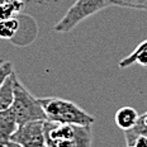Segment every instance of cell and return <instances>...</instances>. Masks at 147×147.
Instances as JSON below:
<instances>
[{"label":"cell","mask_w":147,"mask_h":147,"mask_svg":"<svg viewBox=\"0 0 147 147\" xmlns=\"http://www.w3.org/2000/svg\"><path fill=\"white\" fill-rule=\"evenodd\" d=\"M46 145L50 147H90L91 125L61 124L45 121Z\"/></svg>","instance_id":"cell-1"},{"label":"cell","mask_w":147,"mask_h":147,"mask_svg":"<svg viewBox=\"0 0 147 147\" xmlns=\"http://www.w3.org/2000/svg\"><path fill=\"white\" fill-rule=\"evenodd\" d=\"M42 108L45 110L46 121L61 124H78V125H93L95 118L86 113L75 103L61 98H41Z\"/></svg>","instance_id":"cell-2"},{"label":"cell","mask_w":147,"mask_h":147,"mask_svg":"<svg viewBox=\"0 0 147 147\" xmlns=\"http://www.w3.org/2000/svg\"><path fill=\"white\" fill-rule=\"evenodd\" d=\"M13 79L14 102L11 104V110L17 117L19 125L32 121H46L45 110L39 103V99H36L29 93L28 89L18 80L15 74L13 75Z\"/></svg>","instance_id":"cell-3"},{"label":"cell","mask_w":147,"mask_h":147,"mask_svg":"<svg viewBox=\"0 0 147 147\" xmlns=\"http://www.w3.org/2000/svg\"><path fill=\"white\" fill-rule=\"evenodd\" d=\"M109 5H112L110 0H76L72 7L66 11V14L57 22L55 30L57 33L70 32L82 20L108 8Z\"/></svg>","instance_id":"cell-4"},{"label":"cell","mask_w":147,"mask_h":147,"mask_svg":"<svg viewBox=\"0 0 147 147\" xmlns=\"http://www.w3.org/2000/svg\"><path fill=\"white\" fill-rule=\"evenodd\" d=\"M9 141L23 147H43L46 145L45 121H32L20 124Z\"/></svg>","instance_id":"cell-5"},{"label":"cell","mask_w":147,"mask_h":147,"mask_svg":"<svg viewBox=\"0 0 147 147\" xmlns=\"http://www.w3.org/2000/svg\"><path fill=\"white\" fill-rule=\"evenodd\" d=\"M19 123L11 108L0 112V143H5L10 140L13 133L18 129Z\"/></svg>","instance_id":"cell-6"},{"label":"cell","mask_w":147,"mask_h":147,"mask_svg":"<svg viewBox=\"0 0 147 147\" xmlns=\"http://www.w3.org/2000/svg\"><path fill=\"white\" fill-rule=\"evenodd\" d=\"M114 121L118 128H121L125 132V131H129L136 127V124L140 121V114L132 107H122L115 113Z\"/></svg>","instance_id":"cell-7"},{"label":"cell","mask_w":147,"mask_h":147,"mask_svg":"<svg viewBox=\"0 0 147 147\" xmlns=\"http://www.w3.org/2000/svg\"><path fill=\"white\" fill-rule=\"evenodd\" d=\"M134 63H138V65L147 69V39L137 46L136 50L131 55L124 57V59L119 62V67H121V69H125V67H129V66L134 65Z\"/></svg>","instance_id":"cell-8"},{"label":"cell","mask_w":147,"mask_h":147,"mask_svg":"<svg viewBox=\"0 0 147 147\" xmlns=\"http://www.w3.org/2000/svg\"><path fill=\"white\" fill-rule=\"evenodd\" d=\"M23 0H1L0 1V22L15 18L23 10Z\"/></svg>","instance_id":"cell-9"},{"label":"cell","mask_w":147,"mask_h":147,"mask_svg":"<svg viewBox=\"0 0 147 147\" xmlns=\"http://www.w3.org/2000/svg\"><path fill=\"white\" fill-rule=\"evenodd\" d=\"M14 72L5 80V82L0 88V112L11 108L14 102Z\"/></svg>","instance_id":"cell-10"},{"label":"cell","mask_w":147,"mask_h":147,"mask_svg":"<svg viewBox=\"0 0 147 147\" xmlns=\"http://www.w3.org/2000/svg\"><path fill=\"white\" fill-rule=\"evenodd\" d=\"M19 29L18 19H8L0 22V38L1 39H13Z\"/></svg>","instance_id":"cell-11"},{"label":"cell","mask_w":147,"mask_h":147,"mask_svg":"<svg viewBox=\"0 0 147 147\" xmlns=\"http://www.w3.org/2000/svg\"><path fill=\"white\" fill-rule=\"evenodd\" d=\"M110 4L124 8L147 10V0H110Z\"/></svg>","instance_id":"cell-12"},{"label":"cell","mask_w":147,"mask_h":147,"mask_svg":"<svg viewBox=\"0 0 147 147\" xmlns=\"http://www.w3.org/2000/svg\"><path fill=\"white\" fill-rule=\"evenodd\" d=\"M13 72H14V70H13L11 62H3L1 65H0V88H1V85L4 84L5 80H7Z\"/></svg>","instance_id":"cell-13"},{"label":"cell","mask_w":147,"mask_h":147,"mask_svg":"<svg viewBox=\"0 0 147 147\" xmlns=\"http://www.w3.org/2000/svg\"><path fill=\"white\" fill-rule=\"evenodd\" d=\"M131 146H134V147H147V136H145V134H140V136L133 141V143Z\"/></svg>","instance_id":"cell-14"},{"label":"cell","mask_w":147,"mask_h":147,"mask_svg":"<svg viewBox=\"0 0 147 147\" xmlns=\"http://www.w3.org/2000/svg\"><path fill=\"white\" fill-rule=\"evenodd\" d=\"M5 145H7L8 147H23V146L18 145V143H14V142H11V141H8V142H5Z\"/></svg>","instance_id":"cell-15"},{"label":"cell","mask_w":147,"mask_h":147,"mask_svg":"<svg viewBox=\"0 0 147 147\" xmlns=\"http://www.w3.org/2000/svg\"><path fill=\"white\" fill-rule=\"evenodd\" d=\"M0 147H8V146L5 145V143H0Z\"/></svg>","instance_id":"cell-16"},{"label":"cell","mask_w":147,"mask_h":147,"mask_svg":"<svg viewBox=\"0 0 147 147\" xmlns=\"http://www.w3.org/2000/svg\"><path fill=\"white\" fill-rule=\"evenodd\" d=\"M43 147H50V146H47V145H45V146H43Z\"/></svg>","instance_id":"cell-17"},{"label":"cell","mask_w":147,"mask_h":147,"mask_svg":"<svg viewBox=\"0 0 147 147\" xmlns=\"http://www.w3.org/2000/svg\"><path fill=\"white\" fill-rule=\"evenodd\" d=\"M128 147H134V146H128Z\"/></svg>","instance_id":"cell-18"}]
</instances>
